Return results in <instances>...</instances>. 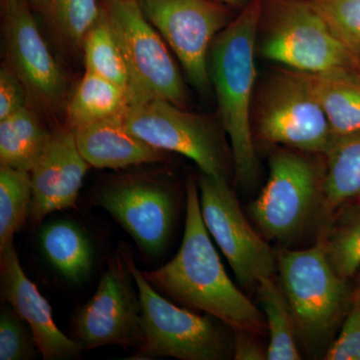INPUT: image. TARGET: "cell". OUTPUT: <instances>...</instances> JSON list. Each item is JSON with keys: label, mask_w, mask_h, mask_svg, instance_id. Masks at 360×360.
Segmentation results:
<instances>
[{"label": "cell", "mask_w": 360, "mask_h": 360, "mask_svg": "<svg viewBox=\"0 0 360 360\" xmlns=\"http://www.w3.org/2000/svg\"><path fill=\"white\" fill-rule=\"evenodd\" d=\"M151 285L182 304L202 310L234 330L262 335L264 314L227 276L201 214L195 180L186 184L184 238L175 257L160 269L143 272Z\"/></svg>", "instance_id": "1"}, {"label": "cell", "mask_w": 360, "mask_h": 360, "mask_svg": "<svg viewBox=\"0 0 360 360\" xmlns=\"http://www.w3.org/2000/svg\"><path fill=\"white\" fill-rule=\"evenodd\" d=\"M262 6L264 0H251L243 7L213 40L208 56L220 122L231 141L236 179L243 186H252L258 174L252 120Z\"/></svg>", "instance_id": "2"}, {"label": "cell", "mask_w": 360, "mask_h": 360, "mask_svg": "<svg viewBox=\"0 0 360 360\" xmlns=\"http://www.w3.org/2000/svg\"><path fill=\"white\" fill-rule=\"evenodd\" d=\"M257 53L300 72L360 71V61L309 0H264Z\"/></svg>", "instance_id": "3"}, {"label": "cell", "mask_w": 360, "mask_h": 360, "mask_svg": "<svg viewBox=\"0 0 360 360\" xmlns=\"http://www.w3.org/2000/svg\"><path fill=\"white\" fill-rule=\"evenodd\" d=\"M253 113L258 136L267 143L326 155L333 141L326 112L300 71L279 68L269 73Z\"/></svg>", "instance_id": "4"}, {"label": "cell", "mask_w": 360, "mask_h": 360, "mask_svg": "<svg viewBox=\"0 0 360 360\" xmlns=\"http://www.w3.org/2000/svg\"><path fill=\"white\" fill-rule=\"evenodd\" d=\"M103 6L127 63L130 105L163 99L184 108L186 89L179 68L136 0H105Z\"/></svg>", "instance_id": "5"}, {"label": "cell", "mask_w": 360, "mask_h": 360, "mask_svg": "<svg viewBox=\"0 0 360 360\" xmlns=\"http://www.w3.org/2000/svg\"><path fill=\"white\" fill-rule=\"evenodd\" d=\"M120 253L139 291L142 354L181 360L226 359L229 341L214 317L200 316L168 302L137 269L131 255L124 250Z\"/></svg>", "instance_id": "6"}, {"label": "cell", "mask_w": 360, "mask_h": 360, "mask_svg": "<svg viewBox=\"0 0 360 360\" xmlns=\"http://www.w3.org/2000/svg\"><path fill=\"white\" fill-rule=\"evenodd\" d=\"M281 290L296 330L309 345H319L333 330L347 305V279L331 266L323 245L277 255Z\"/></svg>", "instance_id": "7"}, {"label": "cell", "mask_w": 360, "mask_h": 360, "mask_svg": "<svg viewBox=\"0 0 360 360\" xmlns=\"http://www.w3.org/2000/svg\"><path fill=\"white\" fill-rule=\"evenodd\" d=\"M6 65L20 78L33 110L56 112L68 101V75L54 58L28 0H2Z\"/></svg>", "instance_id": "8"}, {"label": "cell", "mask_w": 360, "mask_h": 360, "mask_svg": "<svg viewBox=\"0 0 360 360\" xmlns=\"http://www.w3.org/2000/svg\"><path fill=\"white\" fill-rule=\"evenodd\" d=\"M144 18L174 52L191 85L212 89L208 56L213 40L233 18L215 0H136Z\"/></svg>", "instance_id": "9"}, {"label": "cell", "mask_w": 360, "mask_h": 360, "mask_svg": "<svg viewBox=\"0 0 360 360\" xmlns=\"http://www.w3.org/2000/svg\"><path fill=\"white\" fill-rule=\"evenodd\" d=\"M198 189L203 222L239 283L257 288L272 277L277 255L248 224L226 176L201 174Z\"/></svg>", "instance_id": "10"}, {"label": "cell", "mask_w": 360, "mask_h": 360, "mask_svg": "<svg viewBox=\"0 0 360 360\" xmlns=\"http://www.w3.org/2000/svg\"><path fill=\"white\" fill-rule=\"evenodd\" d=\"M123 118L130 132L153 148L186 156L201 174L226 176L224 143L219 130L205 116L155 99L130 105Z\"/></svg>", "instance_id": "11"}, {"label": "cell", "mask_w": 360, "mask_h": 360, "mask_svg": "<svg viewBox=\"0 0 360 360\" xmlns=\"http://www.w3.org/2000/svg\"><path fill=\"white\" fill-rule=\"evenodd\" d=\"M132 279L122 253L111 258L96 292L75 319V333L82 347H141V302Z\"/></svg>", "instance_id": "12"}, {"label": "cell", "mask_w": 360, "mask_h": 360, "mask_svg": "<svg viewBox=\"0 0 360 360\" xmlns=\"http://www.w3.org/2000/svg\"><path fill=\"white\" fill-rule=\"evenodd\" d=\"M317 193V174L309 160L290 150L270 158L269 175L250 206V214L266 238L295 236L309 219Z\"/></svg>", "instance_id": "13"}, {"label": "cell", "mask_w": 360, "mask_h": 360, "mask_svg": "<svg viewBox=\"0 0 360 360\" xmlns=\"http://www.w3.org/2000/svg\"><path fill=\"white\" fill-rule=\"evenodd\" d=\"M96 201L144 252L158 257L165 250L174 226L175 200L165 184L125 177L99 189Z\"/></svg>", "instance_id": "14"}, {"label": "cell", "mask_w": 360, "mask_h": 360, "mask_svg": "<svg viewBox=\"0 0 360 360\" xmlns=\"http://www.w3.org/2000/svg\"><path fill=\"white\" fill-rule=\"evenodd\" d=\"M0 269L2 297L30 326L42 356L49 360L79 357L84 347L56 326L51 305L23 271L13 245L0 251Z\"/></svg>", "instance_id": "15"}, {"label": "cell", "mask_w": 360, "mask_h": 360, "mask_svg": "<svg viewBox=\"0 0 360 360\" xmlns=\"http://www.w3.org/2000/svg\"><path fill=\"white\" fill-rule=\"evenodd\" d=\"M90 165L80 153L72 129L52 132L51 143L30 172L32 221H41L49 213L72 207Z\"/></svg>", "instance_id": "16"}, {"label": "cell", "mask_w": 360, "mask_h": 360, "mask_svg": "<svg viewBox=\"0 0 360 360\" xmlns=\"http://www.w3.org/2000/svg\"><path fill=\"white\" fill-rule=\"evenodd\" d=\"M124 115L72 129L80 153L90 167L120 169L165 160V151L146 143L127 129Z\"/></svg>", "instance_id": "17"}, {"label": "cell", "mask_w": 360, "mask_h": 360, "mask_svg": "<svg viewBox=\"0 0 360 360\" xmlns=\"http://www.w3.org/2000/svg\"><path fill=\"white\" fill-rule=\"evenodd\" d=\"M28 4L63 56H82L85 37L103 8L97 0H28Z\"/></svg>", "instance_id": "18"}, {"label": "cell", "mask_w": 360, "mask_h": 360, "mask_svg": "<svg viewBox=\"0 0 360 360\" xmlns=\"http://www.w3.org/2000/svg\"><path fill=\"white\" fill-rule=\"evenodd\" d=\"M305 75L326 112L333 137L359 132L360 71Z\"/></svg>", "instance_id": "19"}, {"label": "cell", "mask_w": 360, "mask_h": 360, "mask_svg": "<svg viewBox=\"0 0 360 360\" xmlns=\"http://www.w3.org/2000/svg\"><path fill=\"white\" fill-rule=\"evenodd\" d=\"M40 246L49 264L71 283L86 281L94 267V251L84 231L68 220L45 225Z\"/></svg>", "instance_id": "20"}, {"label": "cell", "mask_w": 360, "mask_h": 360, "mask_svg": "<svg viewBox=\"0 0 360 360\" xmlns=\"http://www.w3.org/2000/svg\"><path fill=\"white\" fill-rule=\"evenodd\" d=\"M51 137L52 132L30 106L0 120V165L32 172Z\"/></svg>", "instance_id": "21"}, {"label": "cell", "mask_w": 360, "mask_h": 360, "mask_svg": "<svg viewBox=\"0 0 360 360\" xmlns=\"http://www.w3.org/2000/svg\"><path fill=\"white\" fill-rule=\"evenodd\" d=\"M326 170L321 184L330 210L360 198V131L333 137L326 151Z\"/></svg>", "instance_id": "22"}, {"label": "cell", "mask_w": 360, "mask_h": 360, "mask_svg": "<svg viewBox=\"0 0 360 360\" xmlns=\"http://www.w3.org/2000/svg\"><path fill=\"white\" fill-rule=\"evenodd\" d=\"M130 106L127 90L110 80L85 71L68 99L65 111L70 129L124 115Z\"/></svg>", "instance_id": "23"}, {"label": "cell", "mask_w": 360, "mask_h": 360, "mask_svg": "<svg viewBox=\"0 0 360 360\" xmlns=\"http://www.w3.org/2000/svg\"><path fill=\"white\" fill-rule=\"evenodd\" d=\"M255 288L269 333L266 359H302L296 345L295 335L297 330L295 319L283 290L272 281V277L262 279Z\"/></svg>", "instance_id": "24"}, {"label": "cell", "mask_w": 360, "mask_h": 360, "mask_svg": "<svg viewBox=\"0 0 360 360\" xmlns=\"http://www.w3.org/2000/svg\"><path fill=\"white\" fill-rule=\"evenodd\" d=\"M101 7V15L87 32L82 46L85 71L110 80L129 94V75L124 56L108 14Z\"/></svg>", "instance_id": "25"}, {"label": "cell", "mask_w": 360, "mask_h": 360, "mask_svg": "<svg viewBox=\"0 0 360 360\" xmlns=\"http://www.w3.org/2000/svg\"><path fill=\"white\" fill-rule=\"evenodd\" d=\"M32 198L30 172L0 165V251L13 245L30 213Z\"/></svg>", "instance_id": "26"}, {"label": "cell", "mask_w": 360, "mask_h": 360, "mask_svg": "<svg viewBox=\"0 0 360 360\" xmlns=\"http://www.w3.org/2000/svg\"><path fill=\"white\" fill-rule=\"evenodd\" d=\"M348 51L360 61V0H309Z\"/></svg>", "instance_id": "27"}, {"label": "cell", "mask_w": 360, "mask_h": 360, "mask_svg": "<svg viewBox=\"0 0 360 360\" xmlns=\"http://www.w3.org/2000/svg\"><path fill=\"white\" fill-rule=\"evenodd\" d=\"M340 221L323 248L336 274L347 279L360 267V214Z\"/></svg>", "instance_id": "28"}, {"label": "cell", "mask_w": 360, "mask_h": 360, "mask_svg": "<svg viewBox=\"0 0 360 360\" xmlns=\"http://www.w3.org/2000/svg\"><path fill=\"white\" fill-rule=\"evenodd\" d=\"M13 309L4 307L0 314V360L30 359L34 354V338Z\"/></svg>", "instance_id": "29"}, {"label": "cell", "mask_w": 360, "mask_h": 360, "mask_svg": "<svg viewBox=\"0 0 360 360\" xmlns=\"http://www.w3.org/2000/svg\"><path fill=\"white\" fill-rule=\"evenodd\" d=\"M326 360H360V305L356 295L338 338L326 352Z\"/></svg>", "instance_id": "30"}, {"label": "cell", "mask_w": 360, "mask_h": 360, "mask_svg": "<svg viewBox=\"0 0 360 360\" xmlns=\"http://www.w3.org/2000/svg\"><path fill=\"white\" fill-rule=\"evenodd\" d=\"M30 106L20 78L4 63L0 68V120Z\"/></svg>", "instance_id": "31"}, {"label": "cell", "mask_w": 360, "mask_h": 360, "mask_svg": "<svg viewBox=\"0 0 360 360\" xmlns=\"http://www.w3.org/2000/svg\"><path fill=\"white\" fill-rule=\"evenodd\" d=\"M236 331L233 345L234 359L260 360L266 359V352H262L259 345L251 338L252 333L245 330Z\"/></svg>", "instance_id": "32"}, {"label": "cell", "mask_w": 360, "mask_h": 360, "mask_svg": "<svg viewBox=\"0 0 360 360\" xmlns=\"http://www.w3.org/2000/svg\"><path fill=\"white\" fill-rule=\"evenodd\" d=\"M349 203L352 205H348L347 210H343L340 220L350 219L360 214V198Z\"/></svg>", "instance_id": "33"}, {"label": "cell", "mask_w": 360, "mask_h": 360, "mask_svg": "<svg viewBox=\"0 0 360 360\" xmlns=\"http://www.w3.org/2000/svg\"><path fill=\"white\" fill-rule=\"evenodd\" d=\"M215 1H219L220 4H224L227 6L243 7H243L250 4L251 0H215Z\"/></svg>", "instance_id": "34"}, {"label": "cell", "mask_w": 360, "mask_h": 360, "mask_svg": "<svg viewBox=\"0 0 360 360\" xmlns=\"http://www.w3.org/2000/svg\"><path fill=\"white\" fill-rule=\"evenodd\" d=\"M355 295H356L357 300H359V305H360V286H359V290H357L356 293H355Z\"/></svg>", "instance_id": "35"}]
</instances>
